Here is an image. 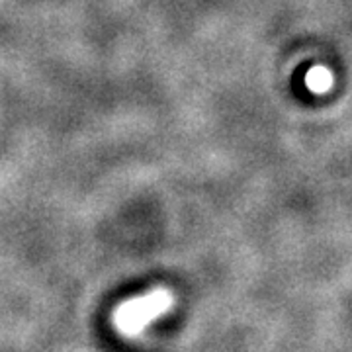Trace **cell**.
<instances>
[{
  "instance_id": "6da1fadb",
  "label": "cell",
  "mask_w": 352,
  "mask_h": 352,
  "mask_svg": "<svg viewBox=\"0 0 352 352\" xmlns=\"http://www.w3.org/2000/svg\"><path fill=\"white\" fill-rule=\"evenodd\" d=\"M173 307V294L166 289H155L149 296L129 300L113 311V323L126 335H138L151 323L155 317Z\"/></svg>"
}]
</instances>
